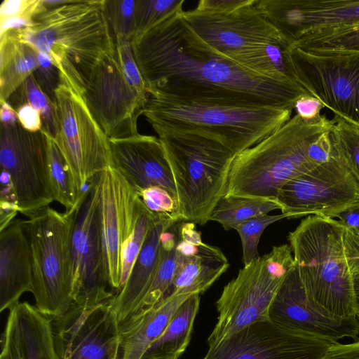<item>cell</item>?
Wrapping results in <instances>:
<instances>
[{
	"label": "cell",
	"instance_id": "cell-1",
	"mask_svg": "<svg viewBox=\"0 0 359 359\" xmlns=\"http://www.w3.org/2000/svg\"><path fill=\"white\" fill-rule=\"evenodd\" d=\"M182 12L162 18L131 43L147 92L293 109L299 98L310 95L297 83L262 76L219 53Z\"/></svg>",
	"mask_w": 359,
	"mask_h": 359
},
{
	"label": "cell",
	"instance_id": "cell-2",
	"mask_svg": "<svg viewBox=\"0 0 359 359\" xmlns=\"http://www.w3.org/2000/svg\"><path fill=\"white\" fill-rule=\"evenodd\" d=\"M293 109L207 99H186L148 91L142 115L158 137L195 134L213 139L235 156L287 122Z\"/></svg>",
	"mask_w": 359,
	"mask_h": 359
},
{
	"label": "cell",
	"instance_id": "cell-3",
	"mask_svg": "<svg viewBox=\"0 0 359 359\" xmlns=\"http://www.w3.org/2000/svg\"><path fill=\"white\" fill-rule=\"evenodd\" d=\"M43 1L46 8L33 18L30 26L10 32L47 54L60 81L82 95L102 56L115 48L104 0Z\"/></svg>",
	"mask_w": 359,
	"mask_h": 359
},
{
	"label": "cell",
	"instance_id": "cell-4",
	"mask_svg": "<svg viewBox=\"0 0 359 359\" xmlns=\"http://www.w3.org/2000/svg\"><path fill=\"white\" fill-rule=\"evenodd\" d=\"M325 115L304 119L295 114L255 145L236 155L229 172L226 196L276 201L288 181L317 166L308 155L310 145L332 129Z\"/></svg>",
	"mask_w": 359,
	"mask_h": 359
},
{
	"label": "cell",
	"instance_id": "cell-5",
	"mask_svg": "<svg viewBox=\"0 0 359 359\" xmlns=\"http://www.w3.org/2000/svg\"><path fill=\"white\" fill-rule=\"evenodd\" d=\"M339 221L309 215L288 235L298 273L309 297L327 313L355 316L353 279L347 264Z\"/></svg>",
	"mask_w": 359,
	"mask_h": 359
},
{
	"label": "cell",
	"instance_id": "cell-6",
	"mask_svg": "<svg viewBox=\"0 0 359 359\" xmlns=\"http://www.w3.org/2000/svg\"><path fill=\"white\" fill-rule=\"evenodd\" d=\"M159 139L172 174L182 220L205 224L226 194L235 154L219 142L198 135Z\"/></svg>",
	"mask_w": 359,
	"mask_h": 359
},
{
	"label": "cell",
	"instance_id": "cell-7",
	"mask_svg": "<svg viewBox=\"0 0 359 359\" xmlns=\"http://www.w3.org/2000/svg\"><path fill=\"white\" fill-rule=\"evenodd\" d=\"M78 205L64 212L48 206L25 220L35 306L52 319L66 313L73 303L71 239Z\"/></svg>",
	"mask_w": 359,
	"mask_h": 359
},
{
	"label": "cell",
	"instance_id": "cell-8",
	"mask_svg": "<svg viewBox=\"0 0 359 359\" xmlns=\"http://www.w3.org/2000/svg\"><path fill=\"white\" fill-rule=\"evenodd\" d=\"M290 245L271 251L241 269L216 302L217 322L207 339L213 346L244 327L270 319L269 309L285 276L295 265Z\"/></svg>",
	"mask_w": 359,
	"mask_h": 359
},
{
	"label": "cell",
	"instance_id": "cell-9",
	"mask_svg": "<svg viewBox=\"0 0 359 359\" xmlns=\"http://www.w3.org/2000/svg\"><path fill=\"white\" fill-rule=\"evenodd\" d=\"M57 129L53 137L78 189L113 166L108 137L93 117L82 96L60 81L55 90Z\"/></svg>",
	"mask_w": 359,
	"mask_h": 359
},
{
	"label": "cell",
	"instance_id": "cell-10",
	"mask_svg": "<svg viewBox=\"0 0 359 359\" xmlns=\"http://www.w3.org/2000/svg\"><path fill=\"white\" fill-rule=\"evenodd\" d=\"M290 57L297 83L334 118L359 128V52L291 46Z\"/></svg>",
	"mask_w": 359,
	"mask_h": 359
},
{
	"label": "cell",
	"instance_id": "cell-11",
	"mask_svg": "<svg viewBox=\"0 0 359 359\" xmlns=\"http://www.w3.org/2000/svg\"><path fill=\"white\" fill-rule=\"evenodd\" d=\"M73 302L93 307L111 301L106 271L96 177L87 184L76 210L71 239Z\"/></svg>",
	"mask_w": 359,
	"mask_h": 359
},
{
	"label": "cell",
	"instance_id": "cell-12",
	"mask_svg": "<svg viewBox=\"0 0 359 359\" xmlns=\"http://www.w3.org/2000/svg\"><path fill=\"white\" fill-rule=\"evenodd\" d=\"M1 170L13 184L19 212L32 217L54 200L44 132H29L18 121L1 123Z\"/></svg>",
	"mask_w": 359,
	"mask_h": 359
},
{
	"label": "cell",
	"instance_id": "cell-13",
	"mask_svg": "<svg viewBox=\"0 0 359 359\" xmlns=\"http://www.w3.org/2000/svg\"><path fill=\"white\" fill-rule=\"evenodd\" d=\"M255 1L230 12L210 13L194 8L183 11L182 14L205 41L227 58L249 69L265 45L276 43L292 46L257 10Z\"/></svg>",
	"mask_w": 359,
	"mask_h": 359
},
{
	"label": "cell",
	"instance_id": "cell-14",
	"mask_svg": "<svg viewBox=\"0 0 359 359\" xmlns=\"http://www.w3.org/2000/svg\"><path fill=\"white\" fill-rule=\"evenodd\" d=\"M275 201L287 219L307 215L334 219L359 205V182L336 154L288 181Z\"/></svg>",
	"mask_w": 359,
	"mask_h": 359
},
{
	"label": "cell",
	"instance_id": "cell-15",
	"mask_svg": "<svg viewBox=\"0 0 359 359\" xmlns=\"http://www.w3.org/2000/svg\"><path fill=\"white\" fill-rule=\"evenodd\" d=\"M81 96L109 139L139 134L137 118L147 95L139 93L129 84L118 62L115 48L102 56Z\"/></svg>",
	"mask_w": 359,
	"mask_h": 359
},
{
	"label": "cell",
	"instance_id": "cell-16",
	"mask_svg": "<svg viewBox=\"0 0 359 359\" xmlns=\"http://www.w3.org/2000/svg\"><path fill=\"white\" fill-rule=\"evenodd\" d=\"M336 342L269 319L208 347L203 359H319Z\"/></svg>",
	"mask_w": 359,
	"mask_h": 359
},
{
	"label": "cell",
	"instance_id": "cell-17",
	"mask_svg": "<svg viewBox=\"0 0 359 359\" xmlns=\"http://www.w3.org/2000/svg\"><path fill=\"white\" fill-rule=\"evenodd\" d=\"M52 327L57 359H117L120 322L110 302L93 307L73 302Z\"/></svg>",
	"mask_w": 359,
	"mask_h": 359
},
{
	"label": "cell",
	"instance_id": "cell-18",
	"mask_svg": "<svg viewBox=\"0 0 359 359\" xmlns=\"http://www.w3.org/2000/svg\"><path fill=\"white\" fill-rule=\"evenodd\" d=\"M106 271L116 293L121 282V250L132 233L142 201L136 189L114 166L96 176Z\"/></svg>",
	"mask_w": 359,
	"mask_h": 359
},
{
	"label": "cell",
	"instance_id": "cell-19",
	"mask_svg": "<svg viewBox=\"0 0 359 359\" xmlns=\"http://www.w3.org/2000/svg\"><path fill=\"white\" fill-rule=\"evenodd\" d=\"M254 5L292 45L304 37L359 25V1L255 0Z\"/></svg>",
	"mask_w": 359,
	"mask_h": 359
},
{
	"label": "cell",
	"instance_id": "cell-20",
	"mask_svg": "<svg viewBox=\"0 0 359 359\" xmlns=\"http://www.w3.org/2000/svg\"><path fill=\"white\" fill-rule=\"evenodd\" d=\"M269 318L286 326L337 341L344 337L357 340V318L334 316L307 295L295 265L285 276L269 309Z\"/></svg>",
	"mask_w": 359,
	"mask_h": 359
},
{
	"label": "cell",
	"instance_id": "cell-21",
	"mask_svg": "<svg viewBox=\"0 0 359 359\" xmlns=\"http://www.w3.org/2000/svg\"><path fill=\"white\" fill-rule=\"evenodd\" d=\"M109 141L113 166L137 191L160 187L177 200L171 169L159 137L139 133Z\"/></svg>",
	"mask_w": 359,
	"mask_h": 359
},
{
	"label": "cell",
	"instance_id": "cell-22",
	"mask_svg": "<svg viewBox=\"0 0 359 359\" xmlns=\"http://www.w3.org/2000/svg\"><path fill=\"white\" fill-rule=\"evenodd\" d=\"M194 224L184 222L179 228L177 267L167 297L175 294H201L229 266L222 250L203 243Z\"/></svg>",
	"mask_w": 359,
	"mask_h": 359
},
{
	"label": "cell",
	"instance_id": "cell-23",
	"mask_svg": "<svg viewBox=\"0 0 359 359\" xmlns=\"http://www.w3.org/2000/svg\"><path fill=\"white\" fill-rule=\"evenodd\" d=\"M8 311L0 359H57L52 318L27 302Z\"/></svg>",
	"mask_w": 359,
	"mask_h": 359
},
{
	"label": "cell",
	"instance_id": "cell-24",
	"mask_svg": "<svg viewBox=\"0 0 359 359\" xmlns=\"http://www.w3.org/2000/svg\"><path fill=\"white\" fill-rule=\"evenodd\" d=\"M33 291L32 259L25 220L13 219L0 231V311L11 309Z\"/></svg>",
	"mask_w": 359,
	"mask_h": 359
},
{
	"label": "cell",
	"instance_id": "cell-25",
	"mask_svg": "<svg viewBox=\"0 0 359 359\" xmlns=\"http://www.w3.org/2000/svg\"><path fill=\"white\" fill-rule=\"evenodd\" d=\"M176 223L170 219L158 217L151 225L125 284L110 301L120 323L140 309L160 261L161 236Z\"/></svg>",
	"mask_w": 359,
	"mask_h": 359
},
{
	"label": "cell",
	"instance_id": "cell-26",
	"mask_svg": "<svg viewBox=\"0 0 359 359\" xmlns=\"http://www.w3.org/2000/svg\"><path fill=\"white\" fill-rule=\"evenodd\" d=\"M190 296L170 295L155 306L140 309L120 323L117 359H142L179 306Z\"/></svg>",
	"mask_w": 359,
	"mask_h": 359
},
{
	"label": "cell",
	"instance_id": "cell-27",
	"mask_svg": "<svg viewBox=\"0 0 359 359\" xmlns=\"http://www.w3.org/2000/svg\"><path fill=\"white\" fill-rule=\"evenodd\" d=\"M39 51L11 32L0 36V102L8 101L38 67Z\"/></svg>",
	"mask_w": 359,
	"mask_h": 359
},
{
	"label": "cell",
	"instance_id": "cell-28",
	"mask_svg": "<svg viewBox=\"0 0 359 359\" xmlns=\"http://www.w3.org/2000/svg\"><path fill=\"white\" fill-rule=\"evenodd\" d=\"M200 299V294H192L179 306L163 332L152 343L145 355L163 354L180 357L190 342Z\"/></svg>",
	"mask_w": 359,
	"mask_h": 359
},
{
	"label": "cell",
	"instance_id": "cell-29",
	"mask_svg": "<svg viewBox=\"0 0 359 359\" xmlns=\"http://www.w3.org/2000/svg\"><path fill=\"white\" fill-rule=\"evenodd\" d=\"M43 132L46 139L49 180L53 200L62 205L65 211H70L78 205L84 192L81 193L78 189L54 138Z\"/></svg>",
	"mask_w": 359,
	"mask_h": 359
},
{
	"label": "cell",
	"instance_id": "cell-30",
	"mask_svg": "<svg viewBox=\"0 0 359 359\" xmlns=\"http://www.w3.org/2000/svg\"><path fill=\"white\" fill-rule=\"evenodd\" d=\"M176 224L168 229L161 236L160 261L140 309L155 306L167 297L177 267L179 229H177Z\"/></svg>",
	"mask_w": 359,
	"mask_h": 359
},
{
	"label": "cell",
	"instance_id": "cell-31",
	"mask_svg": "<svg viewBox=\"0 0 359 359\" xmlns=\"http://www.w3.org/2000/svg\"><path fill=\"white\" fill-rule=\"evenodd\" d=\"M277 209L280 206L273 201L224 196L214 208L210 221L219 223L225 230L234 229L241 222Z\"/></svg>",
	"mask_w": 359,
	"mask_h": 359
},
{
	"label": "cell",
	"instance_id": "cell-32",
	"mask_svg": "<svg viewBox=\"0 0 359 359\" xmlns=\"http://www.w3.org/2000/svg\"><path fill=\"white\" fill-rule=\"evenodd\" d=\"M8 102L15 110L23 104H30L41 116V130L53 137H55L57 129L55 104L41 89L34 74L29 76L17 88Z\"/></svg>",
	"mask_w": 359,
	"mask_h": 359
},
{
	"label": "cell",
	"instance_id": "cell-33",
	"mask_svg": "<svg viewBox=\"0 0 359 359\" xmlns=\"http://www.w3.org/2000/svg\"><path fill=\"white\" fill-rule=\"evenodd\" d=\"M293 46L305 50L359 52V25L316 34L297 41Z\"/></svg>",
	"mask_w": 359,
	"mask_h": 359
},
{
	"label": "cell",
	"instance_id": "cell-34",
	"mask_svg": "<svg viewBox=\"0 0 359 359\" xmlns=\"http://www.w3.org/2000/svg\"><path fill=\"white\" fill-rule=\"evenodd\" d=\"M334 119L331 133L334 151L359 182V128L343 118Z\"/></svg>",
	"mask_w": 359,
	"mask_h": 359
},
{
	"label": "cell",
	"instance_id": "cell-35",
	"mask_svg": "<svg viewBox=\"0 0 359 359\" xmlns=\"http://www.w3.org/2000/svg\"><path fill=\"white\" fill-rule=\"evenodd\" d=\"M157 217L158 216L151 212L142 203L134 229L121 247V282L117 292L125 284L144 245L147 235Z\"/></svg>",
	"mask_w": 359,
	"mask_h": 359
},
{
	"label": "cell",
	"instance_id": "cell-36",
	"mask_svg": "<svg viewBox=\"0 0 359 359\" xmlns=\"http://www.w3.org/2000/svg\"><path fill=\"white\" fill-rule=\"evenodd\" d=\"M136 5L137 0H104V13L114 42L133 41Z\"/></svg>",
	"mask_w": 359,
	"mask_h": 359
},
{
	"label": "cell",
	"instance_id": "cell-37",
	"mask_svg": "<svg viewBox=\"0 0 359 359\" xmlns=\"http://www.w3.org/2000/svg\"><path fill=\"white\" fill-rule=\"evenodd\" d=\"M287 218L285 214L263 215L241 222L235 227L242 245L243 262L244 266L258 258V245L264 229L271 224Z\"/></svg>",
	"mask_w": 359,
	"mask_h": 359
},
{
	"label": "cell",
	"instance_id": "cell-38",
	"mask_svg": "<svg viewBox=\"0 0 359 359\" xmlns=\"http://www.w3.org/2000/svg\"><path fill=\"white\" fill-rule=\"evenodd\" d=\"M184 1V0H137L134 39L165 16L183 11Z\"/></svg>",
	"mask_w": 359,
	"mask_h": 359
},
{
	"label": "cell",
	"instance_id": "cell-39",
	"mask_svg": "<svg viewBox=\"0 0 359 359\" xmlns=\"http://www.w3.org/2000/svg\"><path fill=\"white\" fill-rule=\"evenodd\" d=\"M137 194L146 208L156 216L170 219L175 222L182 220L177 200L168 190L152 187L140 190Z\"/></svg>",
	"mask_w": 359,
	"mask_h": 359
},
{
	"label": "cell",
	"instance_id": "cell-40",
	"mask_svg": "<svg viewBox=\"0 0 359 359\" xmlns=\"http://www.w3.org/2000/svg\"><path fill=\"white\" fill-rule=\"evenodd\" d=\"M114 44L117 60L126 80L139 93L147 95L146 85L137 65L131 43L115 41Z\"/></svg>",
	"mask_w": 359,
	"mask_h": 359
},
{
	"label": "cell",
	"instance_id": "cell-41",
	"mask_svg": "<svg viewBox=\"0 0 359 359\" xmlns=\"http://www.w3.org/2000/svg\"><path fill=\"white\" fill-rule=\"evenodd\" d=\"M33 74L41 89L55 102V90L60 83V73L45 53L39 51L38 67Z\"/></svg>",
	"mask_w": 359,
	"mask_h": 359
},
{
	"label": "cell",
	"instance_id": "cell-42",
	"mask_svg": "<svg viewBox=\"0 0 359 359\" xmlns=\"http://www.w3.org/2000/svg\"><path fill=\"white\" fill-rule=\"evenodd\" d=\"M45 8L43 0H4L0 6V19L10 17L33 19Z\"/></svg>",
	"mask_w": 359,
	"mask_h": 359
},
{
	"label": "cell",
	"instance_id": "cell-43",
	"mask_svg": "<svg viewBox=\"0 0 359 359\" xmlns=\"http://www.w3.org/2000/svg\"><path fill=\"white\" fill-rule=\"evenodd\" d=\"M343 243L347 264L353 279L359 280V231L345 226Z\"/></svg>",
	"mask_w": 359,
	"mask_h": 359
},
{
	"label": "cell",
	"instance_id": "cell-44",
	"mask_svg": "<svg viewBox=\"0 0 359 359\" xmlns=\"http://www.w3.org/2000/svg\"><path fill=\"white\" fill-rule=\"evenodd\" d=\"M18 121L29 132H38L42 129V119L39 111L30 104L25 103L16 109Z\"/></svg>",
	"mask_w": 359,
	"mask_h": 359
},
{
	"label": "cell",
	"instance_id": "cell-45",
	"mask_svg": "<svg viewBox=\"0 0 359 359\" xmlns=\"http://www.w3.org/2000/svg\"><path fill=\"white\" fill-rule=\"evenodd\" d=\"M252 0H201L195 8L210 13L230 12L250 4Z\"/></svg>",
	"mask_w": 359,
	"mask_h": 359
},
{
	"label": "cell",
	"instance_id": "cell-46",
	"mask_svg": "<svg viewBox=\"0 0 359 359\" xmlns=\"http://www.w3.org/2000/svg\"><path fill=\"white\" fill-rule=\"evenodd\" d=\"M319 359H359V339L349 344L337 341Z\"/></svg>",
	"mask_w": 359,
	"mask_h": 359
},
{
	"label": "cell",
	"instance_id": "cell-47",
	"mask_svg": "<svg viewBox=\"0 0 359 359\" xmlns=\"http://www.w3.org/2000/svg\"><path fill=\"white\" fill-rule=\"evenodd\" d=\"M323 104L311 95L299 98L294 107L296 114L304 119H311L320 114Z\"/></svg>",
	"mask_w": 359,
	"mask_h": 359
},
{
	"label": "cell",
	"instance_id": "cell-48",
	"mask_svg": "<svg viewBox=\"0 0 359 359\" xmlns=\"http://www.w3.org/2000/svg\"><path fill=\"white\" fill-rule=\"evenodd\" d=\"M335 217L346 227L359 231V205L337 214Z\"/></svg>",
	"mask_w": 359,
	"mask_h": 359
},
{
	"label": "cell",
	"instance_id": "cell-49",
	"mask_svg": "<svg viewBox=\"0 0 359 359\" xmlns=\"http://www.w3.org/2000/svg\"><path fill=\"white\" fill-rule=\"evenodd\" d=\"M1 103L0 119L1 123H11L18 121L16 111L8 101Z\"/></svg>",
	"mask_w": 359,
	"mask_h": 359
},
{
	"label": "cell",
	"instance_id": "cell-50",
	"mask_svg": "<svg viewBox=\"0 0 359 359\" xmlns=\"http://www.w3.org/2000/svg\"><path fill=\"white\" fill-rule=\"evenodd\" d=\"M353 286L355 304V316L359 320V280H353Z\"/></svg>",
	"mask_w": 359,
	"mask_h": 359
},
{
	"label": "cell",
	"instance_id": "cell-51",
	"mask_svg": "<svg viewBox=\"0 0 359 359\" xmlns=\"http://www.w3.org/2000/svg\"><path fill=\"white\" fill-rule=\"evenodd\" d=\"M179 355H163V354H150L145 355L142 359H178Z\"/></svg>",
	"mask_w": 359,
	"mask_h": 359
}]
</instances>
